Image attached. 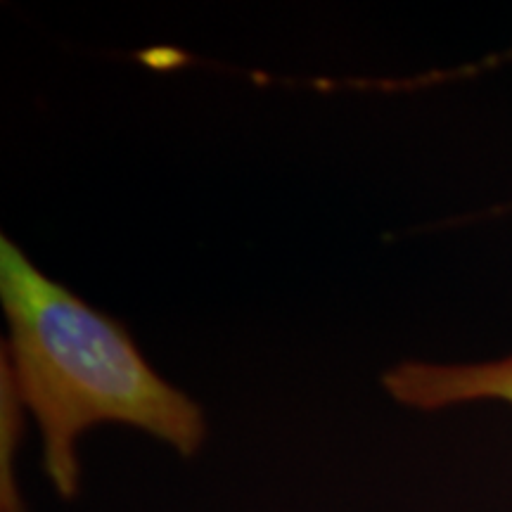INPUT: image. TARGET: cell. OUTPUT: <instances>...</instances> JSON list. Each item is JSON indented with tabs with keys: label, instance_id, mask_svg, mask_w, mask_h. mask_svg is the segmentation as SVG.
Wrapping results in <instances>:
<instances>
[{
	"label": "cell",
	"instance_id": "cell-1",
	"mask_svg": "<svg viewBox=\"0 0 512 512\" xmlns=\"http://www.w3.org/2000/svg\"><path fill=\"white\" fill-rule=\"evenodd\" d=\"M10 392L34 415L43 472L67 501L79 494V439L98 425L150 434L192 458L207 439L202 406L147 363L124 325L55 283L15 242L0 240Z\"/></svg>",
	"mask_w": 512,
	"mask_h": 512
},
{
	"label": "cell",
	"instance_id": "cell-2",
	"mask_svg": "<svg viewBox=\"0 0 512 512\" xmlns=\"http://www.w3.org/2000/svg\"><path fill=\"white\" fill-rule=\"evenodd\" d=\"M384 389L413 411H444L463 403L498 401L512 406V354L486 363L406 361L387 370Z\"/></svg>",
	"mask_w": 512,
	"mask_h": 512
}]
</instances>
